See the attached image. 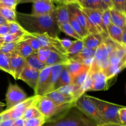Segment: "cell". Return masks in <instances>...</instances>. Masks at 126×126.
<instances>
[{"instance_id": "cell-56", "label": "cell", "mask_w": 126, "mask_h": 126, "mask_svg": "<svg viewBox=\"0 0 126 126\" xmlns=\"http://www.w3.org/2000/svg\"><path fill=\"white\" fill-rule=\"evenodd\" d=\"M97 126H98V125Z\"/></svg>"}, {"instance_id": "cell-43", "label": "cell", "mask_w": 126, "mask_h": 126, "mask_svg": "<svg viewBox=\"0 0 126 126\" xmlns=\"http://www.w3.org/2000/svg\"><path fill=\"white\" fill-rule=\"evenodd\" d=\"M7 25H8L9 34L17 33H27L17 22H10Z\"/></svg>"}, {"instance_id": "cell-2", "label": "cell", "mask_w": 126, "mask_h": 126, "mask_svg": "<svg viewBox=\"0 0 126 126\" xmlns=\"http://www.w3.org/2000/svg\"><path fill=\"white\" fill-rule=\"evenodd\" d=\"M97 124L73 107L47 119L43 126H97Z\"/></svg>"}, {"instance_id": "cell-18", "label": "cell", "mask_w": 126, "mask_h": 126, "mask_svg": "<svg viewBox=\"0 0 126 126\" xmlns=\"http://www.w3.org/2000/svg\"><path fill=\"white\" fill-rule=\"evenodd\" d=\"M44 96L49 98L53 102L60 105L66 104H75V102L78 100V98L75 96L62 93L58 90L52 91Z\"/></svg>"}, {"instance_id": "cell-35", "label": "cell", "mask_w": 126, "mask_h": 126, "mask_svg": "<svg viewBox=\"0 0 126 126\" xmlns=\"http://www.w3.org/2000/svg\"><path fill=\"white\" fill-rule=\"evenodd\" d=\"M59 27L60 32H63L64 33H65V34H67V35L75 38V39H76V40H80V39H82L81 37L79 36V34L75 32V30L73 29V28L71 27V25L69 23V22L62 23V24L59 25Z\"/></svg>"}, {"instance_id": "cell-14", "label": "cell", "mask_w": 126, "mask_h": 126, "mask_svg": "<svg viewBox=\"0 0 126 126\" xmlns=\"http://www.w3.org/2000/svg\"><path fill=\"white\" fill-rule=\"evenodd\" d=\"M39 97V96L34 95L30 97H28L24 102H22L18 105L16 106L10 110H8L11 119L14 121L22 118L25 112L30 107L34 105Z\"/></svg>"}, {"instance_id": "cell-7", "label": "cell", "mask_w": 126, "mask_h": 126, "mask_svg": "<svg viewBox=\"0 0 126 126\" xmlns=\"http://www.w3.org/2000/svg\"><path fill=\"white\" fill-rule=\"evenodd\" d=\"M74 107L78 108L89 119L94 121L97 125L102 126L106 124L89 95H82L75 102Z\"/></svg>"}, {"instance_id": "cell-33", "label": "cell", "mask_w": 126, "mask_h": 126, "mask_svg": "<svg viewBox=\"0 0 126 126\" xmlns=\"http://www.w3.org/2000/svg\"><path fill=\"white\" fill-rule=\"evenodd\" d=\"M18 41H19L11 42V43H3L2 46L0 48V52L4 54L9 57L14 55L18 54L17 50H16V45Z\"/></svg>"}, {"instance_id": "cell-39", "label": "cell", "mask_w": 126, "mask_h": 126, "mask_svg": "<svg viewBox=\"0 0 126 126\" xmlns=\"http://www.w3.org/2000/svg\"><path fill=\"white\" fill-rule=\"evenodd\" d=\"M41 116H43L41 114L40 112H39V111H38V110L34 107V105H33L31 107H30V108L25 112L22 118H23L24 120H27V119H31V118H39V117Z\"/></svg>"}, {"instance_id": "cell-34", "label": "cell", "mask_w": 126, "mask_h": 126, "mask_svg": "<svg viewBox=\"0 0 126 126\" xmlns=\"http://www.w3.org/2000/svg\"><path fill=\"white\" fill-rule=\"evenodd\" d=\"M21 40L26 41L28 43V44L31 47H32L36 52H37L39 49L42 48V46L41 45L40 43H39V40H38L36 38H35V37L33 36V35H32L30 33H25V34L22 37Z\"/></svg>"}, {"instance_id": "cell-15", "label": "cell", "mask_w": 126, "mask_h": 126, "mask_svg": "<svg viewBox=\"0 0 126 126\" xmlns=\"http://www.w3.org/2000/svg\"><path fill=\"white\" fill-rule=\"evenodd\" d=\"M32 14L35 16H46L52 13L56 9L54 1L51 0H36L33 1Z\"/></svg>"}, {"instance_id": "cell-38", "label": "cell", "mask_w": 126, "mask_h": 126, "mask_svg": "<svg viewBox=\"0 0 126 126\" xmlns=\"http://www.w3.org/2000/svg\"><path fill=\"white\" fill-rule=\"evenodd\" d=\"M0 70L12 75L9 65V57L0 52Z\"/></svg>"}, {"instance_id": "cell-44", "label": "cell", "mask_w": 126, "mask_h": 126, "mask_svg": "<svg viewBox=\"0 0 126 126\" xmlns=\"http://www.w3.org/2000/svg\"><path fill=\"white\" fill-rule=\"evenodd\" d=\"M113 7L119 12L126 14V0H112Z\"/></svg>"}, {"instance_id": "cell-26", "label": "cell", "mask_w": 126, "mask_h": 126, "mask_svg": "<svg viewBox=\"0 0 126 126\" xmlns=\"http://www.w3.org/2000/svg\"><path fill=\"white\" fill-rule=\"evenodd\" d=\"M111 23L120 28L126 27V14L112 8L110 9Z\"/></svg>"}, {"instance_id": "cell-36", "label": "cell", "mask_w": 126, "mask_h": 126, "mask_svg": "<svg viewBox=\"0 0 126 126\" xmlns=\"http://www.w3.org/2000/svg\"><path fill=\"white\" fill-rule=\"evenodd\" d=\"M90 68H91V67L87 68L86 70L82 71L81 73H79L78 75H77V76L73 79L72 84L78 86V87L82 88V86L84 84L85 82H86V79H87L89 73Z\"/></svg>"}, {"instance_id": "cell-37", "label": "cell", "mask_w": 126, "mask_h": 126, "mask_svg": "<svg viewBox=\"0 0 126 126\" xmlns=\"http://www.w3.org/2000/svg\"><path fill=\"white\" fill-rule=\"evenodd\" d=\"M69 23L71 25V27L73 28V29L75 30V32L79 34L80 37L81 38V39H83L86 35H85L84 33L83 30H82V28L81 27V26L79 25V24L78 23V22L76 21V20L75 19V17H73L72 14H71V12L69 11Z\"/></svg>"}, {"instance_id": "cell-55", "label": "cell", "mask_w": 126, "mask_h": 126, "mask_svg": "<svg viewBox=\"0 0 126 126\" xmlns=\"http://www.w3.org/2000/svg\"><path fill=\"white\" fill-rule=\"evenodd\" d=\"M2 44H3V43H1V42H0V48H1V47L2 46Z\"/></svg>"}, {"instance_id": "cell-54", "label": "cell", "mask_w": 126, "mask_h": 126, "mask_svg": "<svg viewBox=\"0 0 126 126\" xmlns=\"http://www.w3.org/2000/svg\"><path fill=\"white\" fill-rule=\"evenodd\" d=\"M0 42L3 43V36H2L1 35H0Z\"/></svg>"}, {"instance_id": "cell-53", "label": "cell", "mask_w": 126, "mask_h": 126, "mask_svg": "<svg viewBox=\"0 0 126 126\" xmlns=\"http://www.w3.org/2000/svg\"><path fill=\"white\" fill-rule=\"evenodd\" d=\"M103 126H123L121 124H111V123H110V124H106L104 125H102Z\"/></svg>"}, {"instance_id": "cell-13", "label": "cell", "mask_w": 126, "mask_h": 126, "mask_svg": "<svg viewBox=\"0 0 126 126\" xmlns=\"http://www.w3.org/2000/svg\"><path fill=\"white\" fill-rule=\"evenodd\" d=\"M51 68V66H46L40 71L36 87L34 91V95L43 97L47 94Z\"/></svg>"}, {"instance_id": "cell-4", "label": "cell", "mask_w": 126, "mask_h": 126, "mask_svg": "<svg viewBox=\"0 0 126 126\" xmlns=\"http://www.w3.org/2000/svg\"><path fill=\"white\" fill-rule=\"evenodd\" d=\"M74 105L75 104H66L60 105L53 102L48 97L43 96L39 97L34 105L47 121L73 107Z\"/></svg>"}, {"instance_id": "cell-51", "label": "cell", "mask_w": 126, "mask_h": 126, "mask_svg": "<svg viewBox=\"0 0 126 126\" xmlns=\"http://www.w3.org/2000/svg\"><path fill=\"white\" fill-rule=\"evenodd\" d=\"M8 24V22L0 15V25H6Z\"/></svg>"}, {"instance_id": "cell-41", "label": "cell", "mask_w": 126, "mask_h": 126, "mask_svg": "<svg viewBox=\"0 0 126 126\" xmlns=\"http://www.w3.org/2000/svg\"><path fill=\"white\" fill-rule=\"evenodd\" d=\"M46 120L44 116L31 118L25 120L24 126H43L46 123Z\"/></svg>"}, {"instance_id": "cell-22", "label": "cell", "mask_w": 126, "mask_h": 126, "mask_svg": "<svg viewBox=\"0 0 126 126\" xmlns=\"http://www.w3.org/2000/svg\"><path fill=\"white\" fill-rule=\"evenodd\" d=\"M70 62L66 55L50 51L46 62V66H54L58 65H66Z\"/></svg>"}, {"instance_id": "cell-3", "label": "cell", "mask_w": 126, "mask_h": 126, "mask_svg": "<svg viewBox=\"0 0 126 126\" xmlns=\"http://www.w3.org/2000/svg\"><path fill=\"white\" fill-rule=\"evenodd\" d=\"M113 79L115 78H107L102 71L90 68L89 73L82 86V91L84 93L87 91H106L110 87Z\"/></svg>"}, {"instance_id": "cell-24", "label": "cell", "mask_w": 126, "mask_h": 126, "mask_svg": "<svg viewBox=\"0 0 126 126\" xmlns=\"http://www.w3.org/2000/svg\"><path fill=\"white\" fill-rule=\"evenodd\" d=\"M65 66V65H58L52 66L47 94L54 91L55 84L57 82Z\"/></svg>"}, {"instance_id": "cell-29", "label": "cell", "mask_w": 126, "mask_h": 126, "mask_svg": "<svg viewBox=\"0 0 126 126\" xmlns=\"http://www.w3.org/2000/svg\"><path fill=\"white\" fill-rule=\"evenodd\" d=\"M70 84H72V80H71V77L69 75V73L68 72L67 70H66V66H65L57 82L55 84L54 91H55V90L59 89L61 87L68 86V85Z\"/></svg>"}, {"instance_id": "cell-17", "label": "cell", "mask_w": 126, "mask_h": 126, "mask_svg": "<svg viewBox=\"0 0 126 126\" xmlns=\"http://www.w3.org/2000/svg\"><path fill=\"white\" fill-rule=\"evenodd\" d=\"M39 72L40 71H36L30 66H27L20 74L18 79L23 81L34 91L36 87Z\"/></svg>"}, {"instance_id": "cell-40", "label": "cell", "mask_w": 126, "mask_h": 126, "mask_svg": "<svg viewBox=\"0 0 126 126\" xmlns=\"http://www.w3.org/2000/svg\"><path fill=\"white\" fill-rule=\"evenodd\" d=\"M102 23L103 33L107 36L108 37V33H107V27L110 23H111L110 9H107L102 12Z\"/></svg>"}, {"instance_id": "cell-11", "label": "cell", "mask_w": 126, "mask_h": 126, "mask_svg": "<svg viewBox=\"0 0 126 126\" xmlns=\"http://www.w3.org/2000/svg\"><path fill=\"white\" fill-rule=\"evenodd\" d=\"M31 34L39 40L42 47L46 48L50 51L55 52L66 55V50L63 47L59 38H53V37L49 36L46 33L42 34Z\"/></svg>"}, {"instance_id": "cell-21", "label": "cell", "mask_w": 126, "mask_h": 126, "mask_svg": "<svg viewBox=\"0 0 126 126\" xmlns=\"http://www.w3.org/2000/svg\"><path fill=\"white\" fill-rule=\"evenodd\" d=\"M105 39L102 34L99 33L96 34H89L82 39L83 42L84 46L91 49L92 50H95L103 42Z\"/></svg>"}, {"instance_id": "cell-10", "label": "cell", "mask_w": 126, "mask_h": 126, "mask_svg": "<svg viewBox=\"0 0 126 126\" xmlns=\"http://www.w3.org/2000/svg\"><path fill=\"white\" fill-rule=\"evenodd\" d=\"M28 98L27 94L17 84L10 83L6 94V110H10Z\"/></svg>"}, {"instance_id": "cell-9", "label": "cell", "mask_w": 126, "mask_h": 126, "mask_svg": "<svg viewBox=\"0 0 126 126\" xmlns=\"http://www.w3.org/2000/svg\"><path fill=\"white\" fill-rule=\"evenodd\" d=\"M111 53V50L103 42L95 50L94 61L91 65V68L102 71L105 70L109 66L110 55Z\"/></svg>"}, {"instance_id": "cell-28", "label": "cell", "mask_w": 126, "mask_h": 126, "mask_svg": "<svg viewBox=\"0 0 126 126\" xmlns=\"http://www.w3.org/2000/svg\"><path fill=\"white\" fill-rule=\"evenodd\" d=\"M16 50L20 56L26 59L30 55L36 52L26 41L20 40L16 45Z\"/></svg>"}, {"instance_id": "cell-8", "label": "cell", "mask_w": 126, "mask_h": 126, "mask_svg": "<svg viewBox=\"0 0 126 126\" xmlns=\"http://www.w3.org/2000/svg\"><path fill=\"white\" fill-rule=\"evenodd\" d=\"M87 21V27L89 34L99 33L102 34L105 38L108 36L104 34L102 23V11L82 9Z\"/></svg>"}, {"instance_id": "cell-46", "label": "cell", "mask_w": 126, "mask_h": 126, "mask_svg": "<svg viewBox=\"0 0 126 126\" xmlns=\"http://www.w3.org/2000/svg\"><path fill=\"white\" fill-rule=\"evenodd\" d=\"M118 116L120 124L126 126V107L123 106L118 111Z\"/></svg>"}, {"instance_id": "cell-23", "label": "cell", "mask_w": 126, "mask_h": 126, "mask_svg": "<svg viewBox=\"0 0 126 126\" xmlns=\"http://www.w3.org/2000/svg\"><path fill=\"white\" fill-rule=\"evenodd\" d=\"M82 9L97 10L103 12L109 9L105 3L104 0H77Z\"/></svg>"}, {"instance_id": "cell-1", "label": "cell", "mask_w": 126, "mask_h": 126, "mask_svg": "<svg viewBox=\"0 0 126 126\" xmlns=\"http://www.w3.org/2000/svg\"><path fill=\"white\" fill-rule=\"evenodd\" d=\"M17 22L28 33L42 34L46 33L53 38H59L60 33L56 18V9L46 16L17 12Z\"/></svg>"}, {"instance_id": "cell-48", "label": "cell", "mask_w": 126, "mask_h": 126, "mask_svg": "<svg viewBox=\"0 0 126 126\" xmlns=\"http://www.w3.org/2000/svg\"><path fill=\"white\" fill-rule=\"evenodd\" d=\"M9 33L8 25H0V35L4 36Z\"/></svg>"}, {"instance_id": "cell-49", "label": "cell", "mask_w": 126, "mask_h": 126, "mask_svg": "<svg viewBox=\"0 0 126 126\" xmlns=\"http://www.w3.org/2000/svg\"><path fill=\"white\" fill-rule=\"evenodd\" d=\"M25 120L23 118L16 119L14 121V123L12 126H24Z\"/></svg>"}, {"instance_id": "cell-32", "label": "cell", "mask_w": 126, "mask_h": 126, "mask_svg": "<svg viewBox=\"0 0 126 126\" xmlns=\"http://www.w3.org/2000/svg\"><path fill=\"white\" fill-rule=\"evenodd\" d=\"M0 15L8 23L17 22V11L6 7H0Z\"/></svg>"}, {"instance_id": "cell-25", "label": "cell", "mask_w": 126, "mask_h": 126, "mask_svg": "<svg viewBox=\"0 0 126 126\" xmlns=\"http://www.w3.org/2000/svg\"><path fill=\"white\" fill-rule=\"evenodd\" d=\"M65 66H66V70L69 73V75H70L72 81L77 75L81 73L82 71L86 70L87 68L91 67V66L83 65V64H81L80 63L71 60H70L69 63L65 65Z\"/></svg>"}, {"instance_id": "cell-47", "label": "cell", "mask_w": 126, "mask_h": 126, "mask_svg": "<svg viewBox=\"0 0 126 126\" xmlns=\"http://www.w3.org/2000/svg\"><path fill=\"white\" fill-rule=\"evenodd\" d=\"M60 41L63 47L65 49V50H66L71 45V44L73 43V41H71L70 39H60Z\"/></svg>"}, {"instance_id": "cell-12", "label": "cell", "mask_w": 126, "mask_h": 126, "mask_svg": "<svg viewBox=\"0 0 126 126\" xmlns=\"http://www.w3.org/2000/svg\"><path fill=\"white\" fill-rule=\"evenodd\" d=\"M67 4L68 10L71 14L73 16L79 25L82 28L85 35L89 34L87 27V21L86 16L83 12L82 8L81 7L78 1H65Z\"/></svg>"}, {"instance_id": "cell-42", "label": "cell", "mask_w": 126, "mask_h": 126, "mask_svg": "<svg viewBox=\"0 0 126 126\" xmlns=\"http://www.w3.org/2000/svg\"><path fill=\"white\" fill-rule=\"evenodd\" d=\"M25 33H13V34L8 33L7 34L3 36V43H11V42L20 41L22 37Z\"/></svg>"}, {"instance_id": "cell-30", "label": "cell", "mask_w": 126, "mask_h": 126, "mask_svg": "<svg viewBox=\"0 0 126 126\" xmlns=\"http://www.w3.org/2000/svg\"><path fill=\"white\" fill-rule=\"evenodd\" d=\"M26 62H27V66H30L32 68L36 70V71H40L43 70L44 68H45L46 65L41 62L38 59L37 53L33 54L32 55H30L28 57L25 59Z\"/></svg>"}, {"instance_id": "cell-20", "label": "cell", "mask_w": 126, "mask_h": 126, "mask_svg": "<svg viewBox=\"0 0 126 126\" xmlns=\"http://www.w3.org/2000/svg\"><path fill=\"white\" fill-rule=\"evenodd\" d=\"M56 6V18L59 25L69 22V10L65 1H54Z\"/></svg>"}, {"instance_id": "cell-5", "label": "cell", "mask_w": 126, "mask_h": 126, "mask_svg": "<svg viewBox=\"0 0 126 126\" xmlns=\"http://www.w3.org/2000/svg\"><path fill=\"white\" fill-rule=\"evenodd\" d=\"M126 48L121 46L110 55L109 66L103 71L107 78H116L117 75L126 68Z\"/></svg>"}, {"instance_id": "cell-16", "label": "cell", "mask_w": 126, "mask_h": 126, "mask_svg": "<svg viewBox=\"0 0 126 126\" xmlns=\"http://www.w3.org/2000/svg\"><path fill=\"white\" fill-rule=\"evenodd\" d=\"M9 65L12 76L15 79H18L20 74L27 66L25 59L18 54L10 57Z\"/></svg>"}, {"instance_id": "cell-45", "label": "cell", "mask_w": 126, "mask_h": 126, "mask_svg": "<svg viewBox=\"0 0 126 126\" xmlns=\"http://www.w3.org/2000/svg\"><path fill=\"white\" fill-rule=\"evenodd\" d=\"M19 2L20 1L17 0H0V7L16 10V7Z\"/></svg>"}, {"instance_id": "cell-52", "label": "cell", "mask_w": 126, "mask_h": 126, "mask_svg": "<svg viewBox=\"0 0 126 126\" xmlns=\"http://www.w3.org/2000/svg\"><path fill=\"white\" fill-rule=\"evenodd\" d=\"M5 107H6V104L0 102V114L4 111Z\"/></svg>"}, {"instance_id": "cell-50", "label": "cell", "mask_w": 126, "mask_h": 126, "mask_svg": "<svg viewBox=\"0 0 126 126\" xmlns=\"http://www.w3.org/2000/svg\"><path fill=\"white\" fill-rule=\"evenodd\" d=\"M126 27L123 28V34H122V46L124 48H126Z\"/></svg>"}, {"instance_id": "cell-6", "label": "cell", "mask_w": 126, "mask_h": 126, "mask_svg": "<svg viewBox=\"0 0 126 126\" xmlns=\"http://www.w3.org/2000/svg\"><path fill=\"white\" fill-rule=\"evenodd\" d=\"M90 98L94 103L106 124H121L118 116V111L123 106L114 104L92 96H90Z\"/></svg>"}, {"instance_id": "cell-27", "label": "cell", "mask_w": 126, "mask_h": 126, "mask_svg": "<svg viewBox=\"0 0 126 126\" xmlns=\"http://www.w3.org/2000/svg\"><path fill=\"white\" fill-rule=\"evenodd\" d=\"M123 28H119L114 25L111 23H110L107 27V33L108 37L115 43L122 46V34Z\"/></svg>"}, {"instance_id": "cell-31", "label": "cell", "mask_w": 126, "mask_h": 126, "mask_svg": "<svg viewBox=\"0 0 126 126\" xmlns=\"http://www.w3.org/2000/svg\"><path fill=\"white\" fill-rule=\"evenodd\" d=\"M84 44L82 39L75 40L73 41L71 45L66 50V55L68 59L78 54L84 47Z\"/></svg>"}, {"instance_id": "cell-19", "label": "cell", "mask_w": 126, "mask_h": 126, "mask_svg": "<svg viewBox=\"0 0 126 126\" xmlns=\"http://www.w3.org/2000/svg\"><path fill=\"white\" fill-rule=\"evenodd\" d=\"M95 50L84 47L83 49L75 56L70 58V60L77 62L83 65L91 66L94 61Z\"/></svg>"}]
</instances>
